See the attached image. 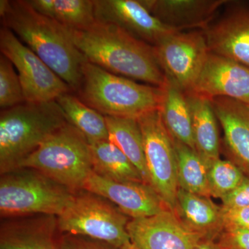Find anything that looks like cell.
Returning <instances> with one entry per match:
<instances>
[{"mask_svg": "<svg viewBox=\"0 0 249 249\" xmlns=\"http://www.w3.org/2000/svg\"><path fill=\"white\" fill-rule=\"evenodd\" d=\"M67 29L77 49L93 65L152 86L163 88L166 83L153 46L121 28L96 21L84 29Z\"/></svg>", "mask_w": 249, "mask_h": 249, "instance_id": "cell-1", "label": "cell"}, {"mask_svg": "<svg viewBox=\"0 0 249 249\" xmlns=\"http://www.w3.org/2000/svg\"><path fill=\"white\" fill-rule=\"evenodd\" d=\"M0 16L1 26L40 57L72 91H78L82 68L88 60L73 44L66 27L37 12L28 0H1Z\"/></svg>", "mask_w": 249, "mask_h": 249, "instance_id": "cell-2", "label": "cell"}, {"mask_svg": "<svg viewBox=\"0 0 249 249\" xmlns=\"http://www.w3.org/2000/svg\"><path fill=\"white\" fill-rule=\"evenodd\" d=\"M82 76L77 96L105 116L137 120L160 109L162 88L140 84L88 61L83 65Z\"/></svg>", "mask_w": 249, "mask_h": 249, "instance_id": "cell-3", "label": "cell"}, {"mask_svg": "<svg viewBox=\"0 0 249 249\" xmlns=\"http://www.w3.org/2000/svg\"><path fill=\"white\" fill-rule=\"evenodd\" d=\"M68 124L56 101L24 103L0 113V174L18 168L28 156Z\"/></svg>", "mask_w": 249, "mask_h": 249, "instance_id": "cell-4", "label": "cell"}, {"mask_svg": "<svg viewBox=\"0 0 249 249\" xmlns=\"http://www.w3.org/2000/svg\"><path fill=\"white\" fill-rule=\"evenodd\" d=\"M71 191L36 169L18 168L1 174L0 216L61 214L74 199Z\"/></svg>", "mask_w": 249, "mask_h": 249, "instance_id": "cell-5", "label": "cell"}, {"mask_svg": "<svg viewBox=\"0 0 249 249\" xmlns=\"http://www.w3.org/2000/svg\"><path fill=\"white\" fill-rule=\"evenodd\" d=\"M18 168L38 170L71 191H79L93 171L89 143L79 131L67 124L24 159Z\"/></svg>", "mask_w": 249, "mask_h": 249, "instance_id": "cell-6", "label": "cell"}, {"mask_svg": "<svg viewBox=\"0 0 249 249\" xmlns=\"http://www.w3.org/2000/svg\"><path fill=\"white\" fill-rule=\"evenodd\" d=\"M57 217L62 234L85 236L119 249L131 242L127 230L130 218L106 198L86 190L77 192L70 206Z\"/></svg>", "mask_w": 249, "mask_h": 249, "instance_id": "cell-7", "label": "cell"}, {"mask_svg": "<svg viewBox=\"0 0 249 249\" xmlns=\"http://www.w3.org/2000/svg\"><path fill=\"white\" fill-rule=\"evenodd\" d=\"M137 121L143 140L150 186L174 212L179 187L173 137L163 124L160 110L148 113Z\"/></svg>", "mask_w": 249, "mask_h": 249, "instance_id": "cell-8", "label": "cell"}, {"mask_svg": "<svg viewBox=\"0 0 249 249\" xmlns=\"http://www.w3.org/2000/svg\"><path fill=\"white\" fill-rule=\"evenodd\" d=\"M0 50L16 69L25 102H50L72 91L40 57L3 26L0 29Z\"/></svg>", "mask_w": 249, "mask_h": 249, "instance_id": "cell-9", "label": "cell"}, {"mask_svg": "<svg viewBox=\"0 0 249 249\" xmlns=\"http://www.w3.org/2000/svg\"><path fill=\"white\" fill-rule=\"evenodd\" d=\"M153 47L165 77L186 95L193 92L210 53L204 32L176 31Z\"/></svg>", "mask_w": 249, "mask_h": 249, "instance_id": "cell-10", "label": "cell"}, {"mask_svg": "<svg viewBox=\"0 0 249 249\" xmlns=\"http://www.w3.org/2000/svg\"><path fill=\"white\" fill-rule=\"evenodd\" d=\"M201 31L210 52L249 68V1H227Z\"/></svg>", "mask_w": 249, "mask_h": 249, "instance_id": "cell-11", "label": "cell"}, {"mask_svg": "<svg viewBox=\"0 0 249 249\" xmlns=\"http://www.w3.org/2000/svg\"><path fill=\"white\" fill-rule=\"evenodd\" d=\"M83 189L106 198L131 219L170 210L154 188L145 183L114 181L92 171Z\"/></svg>", "mask_w": 249, "mask_h": 249, "instance_id": "cell-12", "label": "cell"}, {"mask_svg": "<svg viewBox=\"0 0 249 249\" xmlns=\"http://www.w3.org/2000/svg\"><path fill=\"white\" fill-rule=\"evenodd\" d=\"M127 230L131 242L140 249H193L206 239L188 229L170 210L130 219Z\"/></svg>", "mask_w": 249, "mask_h": 249, "instance_id": "cell-13", "label": "cell"}, {"mask_svg": "<svg viewBox=\"0 0 249 249\" xmlns=\"http://www.w3.org/2000/svg\"><path fill=\"white\" fill-rule=\"evenodd\" d=\"M96 20L109 23L152 46L176 32L154 17L140 0H93Z\"/></svg>", "mask_w": 249, "mask_h": 249, "instance_id": "cell-14", "label": "cell"}, {"mask_svg": "<svg viewBox=\"0 0 249 249\" xmlns=\"http://www.w3.org/2000/svg\"><path fill=\"white\" fill-rule=\"evenodd\" d=\"M191 93L209 101L225 97L249 105V68L210 52Z\"/></svg>", "mask_w": 249, "mask_h": 249, "instance_id": "cell-15", "label": "cell"}, {"mask_svg": "<svg viewBox=\"0 0 249 249\" xmlns=\"http://www.w3.org/2000/svg\"><path fill=\"white\" fill-rule=\"evenodd\" d=\"M58 217L32 214L1 219L0 249H60Z\"/></svg>", "mask_w": 249, "mask_h": 249, "instance_id": "cell-16", "label": "cell"}, {"mask_svg": "<svg viewBox=\"0 0 249 249\" xmlns=\"http://www.w3.org/2000/svg\"><path fill=\"white\" fill-rule=\"evenodd\" d=\"M147 11L167 27L178 31L203 30L213 20L227 0H140Z\"/></svg>", "mask_w": 249, "mask_h": 249, "instance_id": "cell-17", "label": "cell"}, {"mask_svg": "<svg viewBox=\"0 0 249 249\" xmlns=\"http://www.w3.org/2000/svg\"><path fill=\"white\" fill-rule=\"evenodd\" d=\"M210 101L224 132L228 158L249 175V105L225 97Z\"/></svg>", "mask_w": 249, "mask_h": 249, "instance_id": "cell-18", "label": "cell"}, {"mask_svg": "<svg viewBox=\"0 0 249 249\" xmlns=\"http://www.w3.org/2000/svg\"><path fill=\"white\" fill-rule=\"evenodd\" d=\"M174 213L188 229L204 238L217 240L224 229L222 206L209 196L178 188Z\"/></svg>", "mask_w": 249, "mask_h": 249, "instance_id": "cell-19", "label": "cell"}, {"mask_svg": "<svg viewBox=\"0 0 249 249\" xmlns=\"http://www.w3.org/2000/svg\"><path fill=\"white\" fill-rule=\"evenodd\" d=\"M186 96L191 107L196 150L209 166L220 159L217 118L209 100L193 93Z\"/></svg>", "mask_w": 249, "mask_h": 249, "instance_id": "cell-20", "label": "cell"}, {"mask_svg": "<svg viewBox=\"0 0 249 249\" xmlns=\"http://www.w3.org/2000/svg\"><path fill=\"white\" fill-rule=\"evenodd\" d=\"M162 89L160 111L167 130L175 140L196 150L191 107L186 93L168 78Z\"/></svg>", "mask_w": 249, "mask_h": 249, "instance_id": "cell-21", "label": "cell"}, {"mask_svg": "<svg viewBox=\"0 0 249 249\" xmlns=\"http://www.w3.org/2000/svg\"><path fill=\"white\" fill-rule=\"evenodd\" d=\"M107 124L109 142L119 147L139 170L142 180L150 185L143 140L137 119L105 116Z\"/></svg>", "mask_w": 249, "mask_h": 249, "instance_id": "cell-22", "label": "cell"}, {"mask_svg": "<svg viewBox=\"0 0 249 249\" xmlns=\"http://www.w3.org/2000/svg\"><path fill=\"white\" fill-rule=\"evenodd\" d=\"M67 122L84 136L89 144L109 141L106 117L98 111L87 106L71 92L57 98Z\"/></svg>", "mask_w": 249, "mask_h": 249, "instance_id": "cell-23", "label": "cell"}, {"mask_svg": "<svg viewBox=\"0 0 249 249\" xmlns=\"http://www.w3.org/2000/svg\"><path fill=\"white\" fill-rule=\"evenodd\" d=\"M89 147L95 173L114 181L145 183L139 170L112 142L103 141Z\"/></svg>", "mask_w": 249, "mask_h": 249, "instance_id": "cell-24", "label": "cell"}, {"mask_svg": "<svg viewBox=\"0 0 249 249\" xmlns=\"http://www.w3.org/2000/svg\"><path fill=\"white\" fill-rule=\"evenodd\" d=\"M40 14L63 27L81 29L96 22L93 0H28Z\"/></svg>", "mask_w": 249, "mask_h": 249, "instance_id": "cell-25", "label": "cell"}, {"mask_svg": "<svg viewBox=\"0 0 249 249\" xmlns=\"http://www.w3.org/2000/svg\"><path fill=\"white\" fill-rule=\"evenodd\" d=\"M173 142L179 188L211 197L208 183V165L206 162L196 150L174 139Z\"/></svg>", "mask_w": 249, "mask_h": 249, "instance_id": "cell-26", "label": "cell"}, {"mask_svg": "<svg viewBox=\"0 0 249 249\" xmlns=\"http://www.w3.org/2000/svg\"><path fill=\"white\" fill-rule=\"evenodd\" d=\"M246 174L229 160H214L208 166L210 195L222 200L243 181Z\"/></svg>", "mask_w": 249, "mask_h": 249, "instance_id": "cell-27", "label": "cell"}, {"mask_svg": "<svg viewBox=\"0 0 249 249\" xmlns=\"http://www.w3.org/2000/svg\"><path fill=\"white\" fill-rule=\"evenodd\" d=\"M25 103L22 84L15 67L9 59L0 56V107H16Z\"/></svg>", "mask_w": 249, "mask_h": 249, "instance_id": "cell-28", "label": "cell"}, {"mask_svg": "<svg viewBox=\"0 0 249 249\" xmlns=\"http://www.w3.org/2000/svg\"><path fill=\"white\" fill-rule=\"evenodd\" d=\"M60 249H119L103 241L95 240L85 236L62 233Z\"/></svg>", "mask_w": 249, "mask_h": 249, "instance_id": "cell-29", "label": "cell"}, {"mask_svg": "<svg viewBox=\"0 0 249 249\" xmlns=\"http://www.w3.org/2000/svg\"><path fill=\"white\" fill-rule=\"evenodd\" d=\"M217 240L223 249H249V230L226 227Z\"/></svg>", "mask_w": 249, "mask_h": 249, "instance_id": "cell-30", "label": "cell"}, {"mask_svg": "<svg viewBox=\"0 0 249 249\" xmlns=\"http://www.w3.org/2000/svg\"><path fill=\"white\" fill-rule=\"evenodd\" d=\"M222 207L226 209L249 208V175L230 194L222 199Z\"/></svg>", "mask_w": 249, "mask_h": 249, "instance_id": "cell-31", "label": "cell"}, {"mask_svg": "<svg viewBox=\"0 0 249 249\" xmlns=\"http://www.w3.org/2000/svg\"><path fill=\"white\" fill-rule=\"evenodd\" d=\"M222 209L224 227H233L249 230V208Z\"/></svg>", "mask_w": 249, "mask_h": 249, "instance_id": "cell-32", "label": "cell"}, {"mask_svg": "<svg viewBox=\"0 0 249 249\" xmlns=\"http://www.w3.org/2000/svg\"><path fill=\"white\" fill-rule=\"evenodd\" d=\"M193 249H223L217 240L203 239Z\"/></svg>", "mask_w": 249, "mask_h": 249, "instance_id": "cell-33", "label": "cell"}, {"mask_svg": "<svg viewBox=\"0 0 249 249\" xmlns=\"http://www.w3.org/2000/svg\"><path fill=\"white\" fill-rule=\"evenodd\" d=\"M119 249H140L137 247V246L134 245L132 242H129L128 243L125 244V245L123 246L122 247H121Z\"/></svg>", "mask_w": 249, "mask_h": 249, "instance_id": "cell-34", "label": "cell"}]
</instances>
